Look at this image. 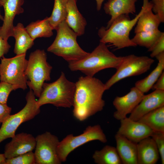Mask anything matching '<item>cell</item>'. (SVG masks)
Returning a JSON list of instances; mask_svg holds the SVG:
<instances>
[{
	"instance_id": "cell-1",
	"label": "cell",
	"mask_w": 164,
	"mask_h": 164,
	"mask_svg": "<svg viewBox=\"0 0 164 164\" xmlns=\"http://www.w3.org/2000/svg\"><path fill=\"white\" fill-rule=\"evenodd\" d=\"M75 85L73 114L83 121L103 109L105 84L97 78L86 76L80 77Z\"/></svg>"
},
{
	"instance_id": "cell-2",
	"label": "cell",
	"mask_w": 164,
	"mask_h": 164,
	"mask_svg": "<svg viewBox=\"0 0 164 164\" xmlns=\"http://www.w3.org/2000/svg\"><path fill=\"white\" fill-rule=\"evenodd\" d=\"M150 3L149 0H143L140 11L132 19L129 15H122L115 19L108 28L103 26L100 28L98 32L100 42L110 44L116 50L136 46L130 38L129 34L140 16Z\"/></svg>"
},
{
	"instance_id": "cell-3",
	"label": "cell",
	"mask_w": 164,
	"mask_h": 164,
	"mask_svg": "<svg viewBox=\"0 0 164 164\" xmlns=\"http://www.w3.org/2000/svg\"><path fill=\"white\" fill-rule=\"evenodd\" d=\"M124 56H118L111 52L106 44L100 42L91 53L84 58L68 63L72 71H79L86 76L93 77L98 72L107 68L117 69Z\"/></svg>"
},
{
	"instance_id": "cell-4",
	"label": "cell",
	"mask_w": 164,
	"mask_h": 164,
	"mask_svg": "<svg viewBox=\"0 0 164 164\" xmlns=\"http://www.w3.org/2000/svg\"><path fill=\"white\" fill-rule=\"evenodd\" d=\"M75 88V83L68 80L62 72L55 81L44 83L37 104L39 108L47 104L57 107L71 108L73 105Z\"/></svg>"
},
{
	"instance_id": "cell-5",
	"label": "cell",
	"mask_w": 164,
	"mask_h": 164,
	"mask_svg": "<svg viewBox=\"0 0 164 164\" xmlns=\"http://www.w3.org/2000/svg\"><path fill=\"white\" fill-rule=\"evenodd\" d=\"M57 35L47 51L62 57L68 63L80 60L89 53L83 50L78 44L77 34L69 26L65 20L56 29Z\"/></svg>"
},
{
	"instance_id": "cell-6",
	"label": "cell",
	"mask_w": 164,
	"mask_h": 164,
	"mask_svg": "<svg viewBox=\"0 0 164 164\" xmlns=\"http://www.w3.org/2000/svg\"><path fill=\"white\" fill-rule=\"evenodd\" d=\"M52 67L47 61L46 54L44 50H36L30 54L25 74L27 85L35 96L39 97L45 81L50 80Z\"/></svg>"
},
{
	"instance_id": "cell-7",
	"label": "cell",
	"mask_w": 164,
	"mask_h": 164,
	"mask_svg": "<svg viewBox=\"0 0 164 164\" xmlns=\"http://www.w3.org/2000/svg\"><path fill=\"white\" fill-rule=\"evenodd\" d=\"M26 103L24 107L16 113L11 115L2 124L0 128V143L5 140L12 138L22 123L33 118L40 112V108L36 103L35 96L30 90L26 97Z\"/></svg>"
},
{
	"instance_id": "cell-8",
	"label": "cell",
	"mask_w": 164,
	"mask_h": 164,
	"mask_svg": "<svg viewBox=\"0 0 164 164\" xmlns=\"http://www.w3.org/2000/svg\"><path fill=\"white\" fill-rule=\"evenodd\" d=\"M94 140H98L103 143L107 141L106 135L98 124L88 126L79 135H68L58 144L57 153L59 159L61 162L66 161L68 155L74 149Z\"/></svg>"
},
{
	"instance_id": "cell-9",
	"label": "cell",
	"mask_w": 164,
	"mask_h": 164,
	"mask_svg": "<svg viewBox=\"0 0 164 164\" xmlns=\"http://www.w3.org/2000/svg\"><path fill=\"white\" fill-rule=\"evenodd\" d=\"M154 62L152 58L146 56L131 54L124 56L115 73L104 84L106 90L124 79L146 72L150 69Z\"/></svg>"
},
{
	"instance_id": "cell-10",
	"label": "cell",
	"mask_w": 164,
	"mask_h": 164,
	"mask_svg": "<svg viewBox=\"0 0 164 164\" xmlns=\"http://www.w3.org/2000/svg\"><path fill=\"white\" fill-rule=\"evenodd\" d=\"M26 53L10 58H1L0 80L18 86L23 90L27 88V79L25 71L28 63Z\"/></svg>"
},
{
	"instance_id": "cell-11",
	"label": "cell",
	"mask_w": 164,
	"mask_h": 164,
	"mask_svg": "<svg viewBox=\"0 0 164 164\" xmlns=\"http://www.w3.org/2000/svg\"><path fill=\"white\" fill-rule=\"evenodd\" d=\"M35 138L34 154L36 164H61L57 153L60 141L56 136L46 132L38 135Z\"/></svg>"
},
{
	"instance_id": "cell-12",
	"label": "cell",
	"mask_w": 164,
	"mask_h": 164,
	"mask_svg": "<svg viewBox=\"0 0 164 164\" xmlns=\"http://www.w3.org/2000/svg\"><path fill=\"white\" fill-rule=\"evenodd\" d=\"M144 95V93L135 86L126 95L116 96L113 102L116 109L113 114L114 117L119 121L126 118L139 104Z\"/></svg>"
},
{
	"instance_id": "cell-13",
	"label": "cell",
	"mask_w": 164,
	"mask_h": 164,
	"mask_svg": "<svg viewBox=\"0 0 164 164\" xmlns=\"http://www.w3.org/2000/svg\"><path fill=\"white\" fill-rule=\"evenodd\" d=\"M0 3L4 8L5 12L3 23L0 29V36L7 41L9 37L12 36L15 16L24 12L22 6L24 0H2Z\"/></svg>"
},
{
	"instance_id": "cell-14",
	"label": "cell",
	"mask_w": 164,
	"mask_h": 164,
	"mask_svg": "<svg viewBox=\"0 0 164 164\" xmlns=\"http://www.w3.org/2000/svg\"><path fill=\"white\" fill-rule=\"evenodd\" d=\"M120 125L117 133L137 143L150 137L153 131L144 124L126 118L120 120Z\"/></svg>"
},
{
	"instance_id": "cell-15",
	"label": "cell",
	"mask_w": 164,
	"mask_h": 164,
	"mask_svg": "<svg viewBox=\"0 0 164 164\" xmlns=\"http://www.w3.org/2000/svg\"><path fill=\"white\" fill-rule=\"evenodd\" d=\"M5 147L4 153L6 159H9L29 152L35 148L36 140L32 135L22 132L15 134Z\"/></svg>"
},
{
	"instance_id": "cell-16",
	"label": "cell",
	"mask_w": 164,
	"mask_h": 164,
	"mask_svg": "<svg viewBox=\"0 0 164 164\" xmlns=\"http://www.w3.org/2000/svg\"><path fill=\"white\" fill-rule=\"evenodd\" d=\"M163 106L164 91L154 90L151 93L144 95L129 118L133 120L138 121L146 114Z\"/></svg>"
},
{
	"instance_id": "cell-17",
	"label": "cell",
	"mask_w": 164,
	"mask_h": 164,
	"mask_svg": "<svg viewBox=\"0 0 164 164\" xmlns=\"http://www.w3.org/2000/svg\"><path fill=\"white\" fill-rule=\"evenodd\" d=\"M138 0H108L104 6L106 14L111 18L107 23L108 28L117 17L122 15H129L136 12L135 3Z\"/></svg>"
},
{
	"instance_id": "cell-18",
	"label": "cell",
	"mask_w": 164,
	"mask_h": 164,
	"mask_svg": "<svg viewBox=\"0 0 164 164\" xmlns=\"http://www.w3.org/2000/svg\"><path fill=\"white\" fill-rule=\"evenodd\" d=\"M138 164H155L160 158L159 150L151 137L137 143Z\"/></svg>"
},
{
	"instance_id": "cell-19",
	"label": "cell",
	"mask_w": 164,
	"mask_h": 164,
	"mask_svg": "<svg viewBox=\"0 0 164 164\" xmlns=\"http://www.w3.org/2000/svg\"><path fill=\"white\" fill-rule=\"evenodd\" d=\"M114 137L116 148L122 164H138L137 143L117 133Z\"/></svg>"
},
{
	"instance_id": "cell-20",
	"label": "cell",
	"mask_w": 164,
	"mask_h": 164,
	"mask_svg": "<svg viewBox=\"0 0 164 164\" xmlns=\"http://www.w3.org/2000/svg\"><path fill=\"white\" fill-rule=\"evenodd\" d=\"M77 0H68L67 5V15L65 20L69 26L77 34L82 35L85 32L87 22L79 11Z\"/></svg>"
},
{
	"instance_id": "cell-21",
	"label": "cell",
	"mask_w": 164,
	"mask_h": 164,
	"mask_svg": "<svg viewBox=\"0 0 164 164\" xmlns=\"http://www.w3.org/2000/svg\"><path fill=\"white\" fill-rule=\"evenodd\" d=\"M12 36L15 39L14 52L16 55L26 53L27 50L34 45V40L21 23H18L14 26Z\"/></svg>"
},
{
	"instance_id": "cell-22",
	"label": "cell",
	"mask_w": 164,
	"mask_h": 164,
	"mask_svg": "<svg viewBox=\"0 0 164 164\" xmlns=\"http://www.w3.org/2000/svg\"><path fill=\"white\" fill-rule=\"evenodd\" d=\"M152 4L151 2L149 5L137 21L134 29L135 33L159 29V26L161 22L158 16L152 11Z\"/></svg>"
},
{
	"instance_id": "cell-23",
	"label": "cell",
	"mask_w": 164,
	"mask_h": 164,
	"mask_svg": "<svg viewBox=\"0 0 164 164\" xmlns=\"http://www.w3.org/2000/svg\"><path fill=\"white\" fill-rule=\"evenodd\" d=\"M155 57L158 61L156 67L147 76L137 81L135 84V86L144 94L152 88L164 69V52Z\"/></svg>"
},
{
	"instance_id": "cell-24",
	"label": "cell",
	"mask_w": 164,
	"mask_h": 164,
	"mask_svg": "<svg viewBox=\"0 0 164 164\" xmlns=\"http://www.w3.org/2000/svg\"><path fill=\"white\" fill-rule=\"evenodd\" d=\"M25 28L34 40L38 38L50 37L53 34V29L47 17L43 20H38L31 22Z\"/></svg>"
},
{
	"instance_id": "cell-25",
	"label": "cell",
	"mask_w": 164,
	"mask_h": 164,
	"mask_svg": "<svg viewBox=\"0 0 164 164\" xmlns=\"http://www.w3.org/2000/svg\"><path fill=\"white\" fill-rule=\"evenodd\" d=\"M138 121L153 131L164 132V106L146 114Z\"/></svg>"
},
{
	"instance_id": "cell-26",
	"label": "cell",
	"mask_w": 164,
	"mask_h": 164,
	"mask_svg": "<svg viewBox=\"0 0 164 164\" xmlns=\"http://www.w3.org/2000/svg\"><path fill=\"white\" fill-rule=\"evenodd\" d=\"M97 164H121L122 162L116 147L106 145L101 149L95 151L92 156Z\"/></svg>"
},
{
	"instance_id": "cell-27",
	"label": "cell",
	"mask_w": 164,
	"mask_h": 164,
	"mask_svg": "<svg viewBox=\"0 0 164 164\" xmlns=\"http://www.w3.org/2000/svg\"><path fill=\"white\" fill-rule=\"evenodd\" d=\"M68 0H54L51 15L49 17L50 23L53 30L65 20L67 15V5Z\"/></svg>"
},
{
	"instance_id": "cell-28",
	"label": "cell",
	"mask_w": 164,
	"mask_h": 164,
	"mask_svg": "<svg viewBox=\"0 0 164 164\" xmlns=\"http://www.w3.org/2000/svg\"><path fill=\"white\" fill-rule=\"evenodd\" d=\"M162 32L159 29L150 32H140L135 33L131 40L136 46L144 47L148 49L153 45Z\"/></svg>"
},
{
	"instance_id": "cell-29",
	"label": "cell",
	"mask_w": 164,
	"mask_h": 164,
	"mask_svg": "<svg viewBox=\"0 0 164 164\" xmlns=\"http://www.w3.org/2000/svg\"><path fill=\"white\" fill-rule=\"evenodd\" d=\"M5 164H36L34 153L31 151L6 159Z\"/></svg>"
},
{
	"instance_id": "cell-30",
	"label": "cell",
	"mask_w": 164,
	"mask_h": 164,
	"mask_svg": "<svg viewBox=\"0 0 164 164\" xmlns=\"http://www.w3.org/2000/svg\"><path fill=\"white\" fill-rule=\"evenodd\" d=\"M17 85L3 81L0 82V104H7L10 93L13 91L19 89Z\"/></svg>"
},
{
	"instance_id": "cell-31",
	"label": "cell",
	"mask_w": 164,
	"mask_h": 164,
	"mask_svg": "<svg viewBox=\"0 0 164 164\" xmlns=\"http://www.w3.org/2000/svg\"><path fill=\"white\" fill-rule=\"evenodd\" d=\"M153 140L159 151L162 164H164V132L153 131L150 136Z\"/></svg>"
},
{
	"instance_id": "cell-32",
	"label": "cell",
	"mask_w": 164,
	"mask_h": 164,
	"mask_svg": "<svg viewBox=\"0 0 164 164\" xmlns=\"http://www.w3.org/2000/svg\"><path fill=\"white\" fill-rule=\"evenodd\" d=\"M148 51L151 53V58L155 57L158 54L164 52V33L162 34L153 45L149 49Z\"/></svg>"
},
{
	"instance_id": "cell-33",
	"label": "cell",
	"mask_w": 164,
	"mask_h": 164,
	"mask_svg": "<svg viewBox=\"0 0 164 164\" xmlns=\"http://www.w3.org/2000/svg\"><path fill=\"white\" fill-rule=\"evenodd\" d=\"M152 10L160 19L161 22H164V0H151Z\"/></svg>"
},
{
	"instance_id": "cell-34",
	"label": "cell",
	"mask_w": 164,
	"mask_h": 164,
	"mask_svg": "<svg viewBox=\"0 0 164 164\" xmlns=\"http://www.w3.org/2000/svg\"><path fill=\"white\" fill-rule=\"evenodd\" d=\"M12 108L7 104H0V125L5 121L11 114Z\"/></svg>"
},
{
	"instance_id": "cell-35",
	"label": "cell",
	"mask_w": 164,
	"mask_h": 164,
	"mask_svg": "<svg viewBox=\"0 0 164 164\" xmlns=\"http://www.w3.org/2000/svg\"><path fill=\"white\" fill-rule=\"evenodd\" d=\"M1 27H0V29ZM10 45L7 40H5L0 36V58L4 56V55L7 53L10 48Z\"/></svg>"
},
{
	"instance_id": "cell-36",
	"label": "cell",
	"mask_w": 164,
	"mask_h": 164,
	"mask_svg": "<svg viewBox=\"0 0 164 164\" xmlns=\"http://www.w3.org/2000/svg\"><path fill=\"white\" fill-rule=\"evenodd\" d=\"M153 90L164 91V72L162 73L160 76L152 87Z\"/></svg>"
},
{
	"instance_id": "cell-37",
	"label": "cell",
	"mask_w": 164,
	"mask_h": 164,
	"mask_svg": "<svg viewBox=\"0 0 164 164\" xmlns=\"http://www.w3.org/2000/svg\"><path fill=\"white\" fill-rule=\"evenodd\" d=\"M104 0H95L96 2V8L97 11H99L101 9L103 2Z\"/></svg>"
},
{
	"instance_id": "cell-38",
	"label": "cell",
	"mask_w": 164,
	"mask_h": 164,
	"mask_svg": "<svg viewBox=\"0 0 164 164\" xmlns=\"http://www.w3.org/2000/svg\"><path fill=\"white\" fill-rule=\"evenodd\" d=\"M6 159L4 153H0V164H5Z\"/></svg>"
},
{
	"instance_id": "cell-39",
	"label": "cell",
	"mask_w": 164,
	"mask_h": 164,
	"mask_svg": "<svg viewBox=\"0 0 164 164\" xmlns=\"http://www.w3.org/2000/svg\"><path fill=\"white\" fill-rule=\"evenodd\" d=\"M2 6V5L0 3V8ZM4 19V17L1 14L0 11V19L2 21H3Z\"/></svg>"
},
{
	"instance_id": "cell-40",
	"label": "cell",
	"mask_w": 164,
	"mask_h": 164,
	"mask_svg": "<svg viewBox=\"0 0 164 164\" xmlns=\"http://www.w3.org/2000/svg\"><path fill=\"white\" fill-rule=\"evenodd\" d=\"M1 0H0V1H1Z\"/></svg>"
}]
</instances>
